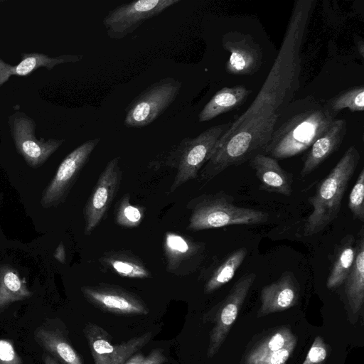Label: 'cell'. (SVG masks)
Segmentation results:
<instances>
[{
	"label": "cell",
	"mask_w": 364,
	"mask_h": 364,
	"mask_svg": "<svg viewBox=\"0 0 364 364\" xmlns=\"http://www.w3.org/2000/svg\"><path fill=\"white\" fill-rule=\"evenodd\" d=\"M314 1L294 2L279 53L267 77L249 107L235 118L218 139L213 152L198 173L208 182L232 166L263 154L284 110L300 88V51Z\"/></svg>",
	"instance_id": "cell-1"
},
{
	"label": "cell",
	"mask_w": 364,
	"mask_h": 364,
	"mask_svg": "<svg viewBox=\"0 0 364 364\" xmlns=\"http://www.w3.org/2000/svg\"><path fill=\"white\" fill-rule=\"evenodd\" d=\"M335 119L324 103L313 96L291 102L263 154L277 160L296 156L309 149Z\"/></svg>",
	"instance_id": "cell-2"
},
{
	"label": "cell",
	"mask_w": 364,
	"mask_h": 364,
	"mask_svg": "<svg viewBox=\"0 0 364 364\" xmlns=\"http://www.w3.org/2000/svg\"><path fill=\"white\" fill-rule=\"evenodd\" d=\"M360 159V155L355 146H349L336 166L318 184L314 195L309 198L313 210L304 225L306 236L321 232L337 218L344 193Z\"/></svg>",
	"instance_id": "cell-3"
},
{
	"label": "cell",
	"mask_w": 364,
	"mask_h": 364,
	"mask_svg": "<svg viewBox=\"0 0 364 364\" xmlns=\"http://www.w3.org/2000/svg\"><path fill=\"white\" fill-rule=\"evenodd\" d=\"M186 208L191 213L187 226L191 231L257 225L269 218L266 212L236 205L234 198L222 191L196 196L188 201Z\"/></svg>",
	"instance_id": "cell-4"
},
{
	"label": "cell",
	"mask_w": 364,
	"mask_h": 364,
	"mask_svg": "<svg viewBox=\"0 0 364 364\" xmlns=\"http://www.w3.org/2000/svg\"><path fill=\"white\" fill-rule=\"evenodd\" d=\"M230 124V122L217 124L195 137L184 138L161 160L151 162L154 167L168 166L176 169L170 193L198 178L200 171L210 158L218 139Z\"/></svg>",
	"instance_id": "cell-5"
},
{
	"label": "cell",
	"mask_w": 364,
	"mask_h": 364,
	"mask_svg": "<svg viewBox=\"0 0 364 364\" xmlns=\"http://www.w3.org/2000/svg\"><path fill=\"white\" fill-rule=\"evenodd\" d=\"M182 82L166 77L149 85L127 106L124 124L127 128L146 127L157 119L175 101Z\"/></svg>",
	"instance_id": "cell-6"
},
{
	"label": "cell",
	"mask_w": 364,
	"mask_h": 364,
	"mask_svg": "<svg viewBox=\"0 0 364 364\" xmlns=\"http://www.w3.org/2000/svg\"><path fill=\"white\" fill-rule=\"evenodd\" d=\"M16 151L33 168L42 166L65 142L64 139H38L35 120L26 113L16 111L7 120Z\"/></svg>",
	"instance_id": "cell-7"
},
{
	"label": "cell",
	"mask_w": 364,
	"mask_h": 364,
	"mask_svg": "<svg viewBox=\"0 0 364 364\" xmlns=\"http://www.w3.org/2000/svg\"><path fill=\"white\" fill-rule=\"evenodd\" d=\"M180 0H138L122 4L110 10L102 23L109 38L121 40L146 21L157 16Z\"/></svg>",
	"instance_id": "cell-8"
},
{
	"label": "cell",
	"mask_w": 364,
	"mask_h": 364,
	"mask_svg": "<svg viewBox=\"0 0 364 364\" xmlns=\"http://www.w3.org/2000/svg\"><path fill=\"white\" fill-rule=\"evenodd\" d=\"M100 141V138L85 141L62 161L54 177L43 191L41 200L43 207L46 208L54 207L65 200L80 171Z\"/></svg>",
	"instance_id": "cell-9"
},
{
	"label": "cell",
	"mask_w": 364,
	"mask_h": 364,
	"mask_svg": "<svg viewBox=\"0 0 364 364\" xmlns=\"http://www.w3.org/2000/svg\"><path fill=\"white\" fill-rule=\"evenodd\" d=\"M122 178L119 157L108 161L101 172L83 209L84 233L89 235L105 218L119 191Z\"/></svg>",
	"instance_id": "cell-10"
},
{
	"label": "cell",
	"mask_w": 364,
	"mask_h": 364,
	"mask_svg": "<svg viewBox=\"0 0 364 364\" xmlns=\"http://www.w3.org/2000/svg\"><path fill=\"white\" fill-rule=\"evenodd\" d=\"M94 364H124L134 353L145 346L152 338L151 331L114 345L112 337L100 326L87 323L83 330Z\"/></svg>",
	"instance_id": "cell-11"
},
{
	"label": "cell",
	"mask_w": 364,
	"mask_h": 364,
	"mask_svg": "<svg viewBox=\"0 0 364 364\" xmlns=\"http://www.w3.org/2000/svg\"><path fill=\"white\" fill-rule=\"evenodd\" d=\"M256 277L255 273L242 275L235 282L226 297L220 303L215 324L210 334L208 358L213 357L225 341Z\"/></svg>",
	"instance_id": "cell-12"
},
{
	"label": "cell",
	"mask_w": 364,
	"mask_h": 364,
	"mask_svg": "<svg viewBox=\"0 0 364 364\" xmlns=\"http://www.w3.org/2000/svg\"><path fill=\"white\" fill-rule=\"evenodd\" d=\"M81 292L90 304L112 314L145 315L149 311L139 296L117 285L100 283L82 286Z\"/></svg>",
	"instance_id": "cell-13"
},
{
	"label": "cell",
	"mask_w": 364,
	"mask_h": 364,
	"mask_svg": "<svg viewBox=\"0 0 364 364\" xmlns=\"http://www.w3.org/2000/svg\"><path fill=\"white\" fill-rule=\"evenodd\" d=\"M222 46L230 53L225 64L228 73L237 76L252 75L263 63V50L250 34L230 31L222 37Z\"/></svg>",
	"instance_id": "cell-14"
},
{
	"label": "cell",
	"mask_w": 364,
	"mask_h": 364,
	"mask_svg": "<svg viewBox=\"0 0 364 364\" xmlns=\"http://www.w3.org/2000/svg\"><path fill=\"white\" fill-rule=\"evenodd\" d=\"M205 250V242L167 232L164 240L166 271L177 276L193 273L202 264Z\"/></svg>",
	"instance_id": "cell-15"
},
{
	"label": "cell",
	"mask_w": 364,
	"mask_h": 364,
	"mask_svg": "<svg viewBox=\"0 0 364 364\" xmlns=\"http://www.w3.org/2000/svg\"><path fill=\"white\" fill-rule=\"evenodd\" d=\"M299 296L298 281L290 271H285L275 282L266 285L261 291V306L257 317L279 312L294 306Z\"/></svg>",
	"instance_id": "cell-16"
},
{
	"label": "cell",
	"mask_w": 364,
	"mask_h": 364,
	"mask_svg": "<svg viewBox=\"0 0 364 364\" xmlns=\"http://www.w3.org/2000/svg\"><path fill=\"white\" fill-rule=\"evenodd\" d=\"M346 132V121L335 119L331 126L311 146L300 172L301 176L309 175L336 151L342 144Z\"/></svg>",
	"instance_id": "cell-17"
},
{
	"label": "cell",
	"mask_w": 364,
	"mask_h": 364,
	"mask_svg": "<svg viewBox=\"0 0 364 364\" xmlns=\"http://www.w3.org/2000/svg\"><path fill=\"white\" fill-rule=\"evenodd\" d=\"M248 162L259 181L260 190L285 196L291 195L292 178L276 159L258 154Z\"/></svg>",
	"instance_id": "cell-18"
},
{
	"label": "cell",
	"mask_w": 364,
	"mask_h": 364,
	"mask_svg": "<svg viewBox=\"0 0 364 364\" xmlns=\"http://www.w3.org/2000/svg\"><path fill=\"white\" fill-rule=\"evenodd\" d=\"M83 58L82 55H61L50 57L41 53H23L21 60L16 65H11L0 58V87L13 75L26 76L43 67L51 70L54 67L64 63H75Z\"/></svg>",
	"instance_id": "cell-19"
},
{
	"label": "cell",
	"mask_w": 364,
	"mask_h": 364,
	"mask_svg": "<svg viewBox=\"0 0 364 364\" xmlns=\"http://www.w3.org/2000/svg\"><path fill=\"white\" fill-rule=\"evenodd\" d=\"M34 338L38 345L53 358L62 364H83L77 352L70 345L63 333L47 319L38 326L34 332Z\"/></svg>",
	"instance_id": "cell-20"
},
{
	"label": "cell",
	"mask_w": 364,
	"mask_h": 364,
	"mask_svg": "<svg viewBox=\"0 0 364 364\" xmlns=\"http://www.w3.org/2000/svg\"><path fill=\"white\" fill-rule=\"evenodd\" d=\"M252 92L251 90L241 85L221 88L199 112L198 121H210L220 114L238 109Z\"/></svg>",
	"instance_id": "cell-21"
},
{
	"label": "cell",
	"mask_w": 364,
	"mask_h": 364,
	"mask_svg": "<svg viewBox=\"0 0 364 364\" xmlns=\"http://www.w3.org/2000/svg\"><path fill=\"white\" fill-rule=\"evenodd\" d=\"M355 240V255L345 284V293L353 313L358 312L364 302V230L362 226Z\"/></svg>",
	"instance_id": "cell-22"
},
{
	"label": "cell",
	"mask_w": 364,
	"mask_h": 364,
	"mask_svg": "<svg viewBox=\"0 0 364 364\" xmlns=\"http://www.w3.org/2000/svg\"><path fill=\"white\" fill-rule=\"evenodd\" d=\"M355 238L353 235H345L335 246L331 256V268L326 281L329 289L339 287L344 283L355 260Z\"/></svg>",
	"instance_id": "cell-23"
},
{
	"label": "cell",
	"mask_w": 364,
	"mask_h": 364,
	"mask_svg": "<svg viewBox=\"0 0 364 364\" xmlns=\"http://www.w3.org/2000/svg\"><path fill=\"white\" fill-rule=\"evenodd\" d=\"M100 264L120 277L146 279L151 276L144 262L127 250H113L105 252L99 258Z\"/></svg>",
	"instance_id": "cell-24"
},
{
	"label": "cell",
	"mask_w": 364,
	"mask_h": 364,
	"mask_svg": "<svg viewBox=\"0 0 364 364\" xmlns=\"http://www.w3.org/2000/svg\"><path fill=\"white\" fill-rule=\"evenodd\" d=\"M247 254V249L240 247L216 259L207 270L204 292L210 294L228 283L234 277Z\"/></svg>",
	"instance_id": "cell-25"
},
{
	"label": "cell",
	"mask_w": 364,
	"mask_h": 364,
	"mask_svg": "<svg viewBox=\"0 0 364 364\" xmlns=\"http://www.w3.org/2000/svg\"><path fill=\"white\" fill-rule=\"evenodd\" d=\"M31 294L15 269L9 266L0 267V309L29 298Z\"/></svg>",
	"instance_id": "cell-26"
},
{
	"label": "cell",
	"mask_w": 364,
	"mask_h": 364,
	"mask_svg": "<svg viewBox=\"0 0 364 364\" xmlns=\"http://www.w3.org/2000/svg\"><path fill=\"white\" fill-rule=\"evenodd\" d=\"M323 103L334 118L344 109H348L352 112H363L364 86L356 85L342 90L334 97L325 100Z\"/></svg>",
	"instance_id": "cell-27"
},
{
	"label": "cell",
	"mask_w": 364,
	"mask_h": 364,
	"mask_svg": "<svg viewBox=\"0 0 364 364\" xmlns=\"http://www.w3.org/2000/svg\"><path fill=\"white\" fill-rule=\"evenodd\" d=\"M144 213V208L132 205L130 203L129 193H125L116 203L114 210V221L118 225L124 228H136L141 224Z\"/></svg>",
	"instance_id": "cell-28"
},
{
	"label": "cell",
	"mask_w": 364,
	"mask_h": 364,
	"mask_svg": "<svg viewBox=\"0 0 364 364\" xmlns=\"http://www.w3.org/2000/svg\"><path fill=\"white\" fill-rule=\"evenodd\" d=\"M348 207L354 219L364 221V168H362L352 188Z\"/></svg>",
	"instance_id": "cell-29"
},
{
	"label": "cell",
	"mask_w": 364,
	"mask_h": 364,
	"mask_svg": "<svg viewBox=\"0 0 364 364\" xmlns=\"http://www.w3.org/2000/svg\"><path fill=\"white\" fill-rule=\"evenodd\" d=\"M296 343L279 350L264 353H250L246 364H285L295 348Z\"/></svg>",
	"instance_id": "cell-30"
},
{
	"label": "cell",
	"mask_w": 364,
	"mask_h": 364,
	"mask_svg": "<svg viewBox=\"0 0 364 364\" xmlns=\"http://www.w3.org/2000/svg\"><path fill=\"white\" fill-rule=\"evenodd\" d=\"M327 357V346L320 336H316L302 364H323Z\"/></svg>",
	"instance_id": "cell-31"
},
{
	"label": "cell",
	"mask_w": 364,
	"mask_h": 364,
	"mask_svg": "<svg viewBox=\"0 0 364 364\" xmlns=\"http://www.w3.org/2000/svg\"><path fill=\"white\" fill-rule=\"evenodd\" d=\"M166 358L161 348L152 350L147 355L136 353L132 355L124 364H164Z\"/></svg>",
	"instance_id": "cell-32"
},
{
	"label": "cell",
	"mask_w": 364,
	"mask_h": 364,
	"mask_svg": "<svg viewBox=\"0 0 364 364\" xmlns=\"http://www.w3.org/2000/svg\"><path fill=\"white\" fill-rule=\"evenodd\" d=\"M0 364H22L13 344L4 339H0Z\"/></svg>",
	"instance_id": "cell-33"
},
{
	"label": "cell",
	"mask_w": 364,
	"mask_h": 364,
	"mask_svg": "<svg viewBox=\"0 0 364 364\" xmlns=\"http://www.w3.org/2000/svg\"><path fill=\"white\" fill-rule=\"evenodd\" d=\"M54 257L60 263H65L66 260L65 247L63 242H60L54 252Z\"/></svg>",
	"instance_id": "cell-34"
},
{
	"label": "cell",
	"mask_w": 364,
	"mask_h": 364,
	"mask_svg": "<svg viewBox=\"0 0 364 364\" xmlns=\"http://www.w3.org/2000/svg\"><path fill=\"white\" fill-rule=\"evenodd\" d=\"M359 40L355 41L356 48L360 55L361 58H363L364 56V43L363 38L358 37Z\"/></svg>",
	"instance_id": "cell-35"
},
{
	"label": "cell",
	"mask_w": 364,
	"mask_h": 364,
	"mask_svg": "<svg viewBox=\"0 0 364 364\" xmlns=\"http://www.w3.org/2000/svg\"><path fill=\"white\" fill-rule=\"evenodd\" d=\"M43 360L45 364H59V362L47 353L43 355Z\"/></svg>",
	"instance_id": "cell-36"
}]
</instances>
